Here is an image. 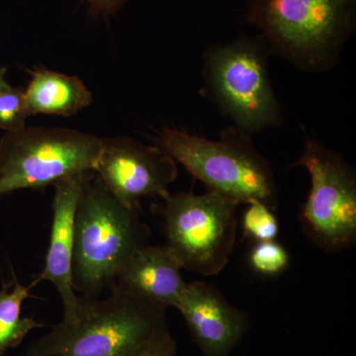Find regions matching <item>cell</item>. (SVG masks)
I'll use <instances>...</instances> for the list:
<instances>
[{
    "label": "cell",
    "mask_w": 356,
    "mask_h": 356,
    "mask_svg": "<svg viewBox=\"0 0 356 356\" xmlns=\"http://www.w3.org/2000/svg\"><path fill=\"white\" fill-rule=\"evenodd\" d=\"M93 172L124 205L139 209L140 199L170 194L177 165L158 147L132 138L102 139Z\"/></svg>",
    "instance_id": "9"
},
{
    "label": "cell",
    "mask_w": 356,
    "mask_h": 356,
    "mask_svg": "<svg viewBox=\"0 0 356 356\" xmlns=\"http://www.w3.org/2000/svg\"><path fill=\"white\" fill-rule=\"evenodd\" d=\"M182 269L165 245H143L124 262L115 284L163 308H175L187 285Z\"/></svg>",
    "instance_id": "12"
},
{
    "label": "cell",
    "mask_w": 356,
    "mask_h": 356,
    "mask_svg": "<svg viewBox=\"0 0 356 356\" xmlns=\"http://www.w3.org/2000/svg\"><path fill=\"white\" fill-rule=\"evenodd\" d=\"M102 139L69 128L28 127L0 139V195L93 172Z\"/></svg>",
    "instance_id": "7"
},
{
    "label": "cell",
    "mask_w": 356,
    "mask_h": 356,
    "mask_svg": "<svg viewBox=\"0 0 356 356\" xmlns=\"http://www.w3.org/2000/svg\"><path fill=\"white\" fill-rule=\"evenodd\" d=\"M31 287L13 281L4 283L0 290V356L17 348L28 334L42 324L34 318L21 316L23 302L30 296Z\"/></svg>",
    "instance_id": "14"
},
{
    "label": "cell",
    "mask_w": 356,
    "mask_h": 356,
    "mask_svg": "<svg viewBox=\"0 0 356 356\" xmlns=\"http://www.w3.org/2000/svg\"><path fill=\"white\" fill-rule=\"evenodd\" d=\"M163 201L153 210L182 268L204 276L221 273L235 248L238 204L211 191L170 193Z\"/></svg>",
    "instance_id": "6"
},
{
    "label": "cell",
    "mask_w": 356,
    "mask_h": 356,
    "mask_svg": "<svg viewBox=\"0 0 356 356\" xmlns=\"http://www.w3.org/2000/svg\"><path fill=\"white\" fill-rule=\"evenodd\" d=\"M96 15L109 16L118 13L129 0H84Z\"/></svg>",
    "instance_id": "18"
},
{
    "label": "cell",
    "mask_w": 356,
    "mask_h": 356,
    "mask_svg": "<svg viewBox=\"0 0 356 356\" xmlns=\"http://www.w3.org/2000/svg\"><path fill=\"white\" fill-rule=\"evenodd\" d=\"M154 146L184 166L207 191L241 205L257 200L271 210L277 208L278 188L273 168L252 144L250 136L229 128L220 140L163 128Z\"/></svg>",
    "instance_id": "4"
},
{
    "label": "cell",
    "mask_w": 356,
    "mask_h": 356,
    "mask_svg": "<svg viewBox=\"0 0 356 356\" xmlns=\"http://www.w3.org/2000/svg\"><path fill=\"white\" fill-rule=\"evenodd\" d=\"M26 109L33 115L70 117L90 106L92 93L79 77L39 67L24 88Z\"/></svg>",
    "instance_id": "13"
},
{
    "label": "cell",
    "mask_w": 356,
    "mask_h": 356,
    "mask_svg": "<svg viewBox=\"0 0 356 356\" xmlns=\"http://www.w3.org/2000/svg\"><path fill=\"white\" fill-rule=\"evenodd\" d=\"M250 264L255 273L264 276L282 273L289 266L290 257L286 248L273 241L255 242L250 250Z\"/></svg>",
    "instance_id": "16"
},
{
    "label": "cell",
    "mask_w": 356,
    "mask_h": 356,
    "mask_svg": "<svg viewBox=\"0 0 356 356\" xmlns=\"http://www.w3.org/2000/svg\"><path fill=\"white\" fill-rule=\"evenodd\" d=\"M26 109L24 88L6 83L0 88V130L14 132L26 126L29 118Z\"/></svg>",
    "instance_id": "17"
},
{
    "label": "cell",
    "mask_w": 356,
    "mask_h": 356,
    "mask_svg": "<svg viewBox=\"0 0 356 356\" xmlns=\"http://www.w3.org/2000/svg\"><path fill=\"white\" fill-rule=\"evenodd\" d=\"M149 235L139 209L124 205L95 172L89 173L74 217V291L97 298L109 290L124 262L137 248L147 245Z\"/></svg>",
    "instance_id": "2"
},
{
    "label": "cell",
    "mask_w": 356,
    "mask_h": 356,
    "mask_svg": "<svg viewBox=\"0 0 356 356\" xmlns=\"http://www.w3.org/2000/svg\"><path fill=\"white\" fill-rule=\"evenodd\" d=\"M203 356H229L250 329L248 314L210 283H187L177 307Z\"/></svg>",
    "instance_id": "10"
},
{
    "label": "cell",
    "mask_w": 356,
    "mask_h": 356,
    "mask_svg": "<svg viewBox=\"0 0 356 356\" xmlns=\"http://www.w3.org/2000/svg\"><path fill=\"white\" fill-rule=\"evenodd\" d=\"M303 168L311 189L300 211L306 236L325 252H341L356 242V173L336 152L307 140L292 168Z\"/></svg>",
    "instance_id": "8"
},
{
    "label": "cell",
    "mask_w": 356,
    "mask_h": 356,
    "mask_svg": "<svg viewBox=\"0 0 356 356\" xmlns=\"http://www.w3.org/2000/svg\"><path fill=\"white\" fill-rule=\"evenodd\" d=\"M90 172L72 175L54 184L55 195L51 204L53 221L50 243L43 270L30 284L32 288L41 281H50L62 298L64 317H70L76 313L81 300V296L74 291L72 281L74 217L84 181Z\"/></svg>",
    "instance_id": "11"
},
{
    "label": "cell",
    "mask_w": 356,
    "mask_h": 356,
    "mask_svg": "<svg viewBox=\"0 0 356 356\" xmlns=\"http://www.w3.org/2000/svg\"><path fill=\"white\" fill-rule=\"evenodd\" d=\"M165 310L114 284L106 298L81 296L76 313L33 341L24 356H175Z\"/></svg>",
    "instance_id": "1"
},
{
    "label": "cell",
    "mask_w": 356,
    "mask_h": 356,
    "mask_svg": "<svg viewBox=\"0 0 356 356\" xmlns=\"http://www.w3.org/2000/svg\"><path fill=\"white\" fill-rule=\"evenodd\" d=\"M203 95L238 130L252 135L280 126L282 110L268 72V49L242 37L210 47L204 56Z\"/></svg>",
    "instance_id": "5"
},
{
    "label": "cell",
    "mask_w": 356,
    "mask_h": 356,
    "mask_svg": "<svg viewBox=\"0 0 356 356\" xmlns=\"http://www.w3.org/2000/svg\"><path fill=\"white\" fill-rule=\"evenodd\" d=\"M248 20L290 64L325 72L355 32L356 0H252Z\"/></svg>",
    "instance_id": "3"
},
{
    "label": "cell",
    "mask_w": 356,
    "mask_h": 356,
    "mask_svg": "<svg viewBox=\"0 0 356 356\" xmlns=\"http://www.w3.org/2000/svg\"><path fill=\"white\" fill-rule=\"evenodd\" d=\"M6 83H8L6 81V69L0 67V88H3Z\"/></svg>",
    "instance_id": "19"
},
{
    "label": "cell",
    "mask_w": 356,
    "mask_h": 356,
    "mask_svg": "<svg viewBox=\"0 0 356 356\" xmlns=\"http://www.w3.org/2000/svg\"><path fill=\"white\" fill-rule=\"evenodd\" d=\"M247 205L243 216L245 235L254 242L275 240L280 233V224L273 210L257 200L252 201Z\"/></svg>",
    "instance_id": "15"
}]
</instances>
